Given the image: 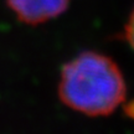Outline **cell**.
<instances>
[{
	"mask_svg": "<svg viewBox=\"0 0 134 134\" xmlns=\"http://www.w3.org/2000/svg\"><path fill=\"white\" fill-rule=\"evenodd\" d=\"M124 35H125V40L129 42V45L134 50V9L130 13L129 19L127 21V25H125L124 29Z\"/></svg>",
	"mask_w": 134,
	"mask_h": 134,
	"instance_id": "3",
	"label": "cell"
},
{
	"mask_svg": "<svg viewBox=\"0 0 134 134\" xmlns=\"http://www.w3.org/2000/svg\"><path fill=\"white\" fill-rule=\"evenodd\" d=\"M125 82L119 67L102 53L82 52L61 72L58 96L63 103L83 114L108 115L125 98Z\"/></svg>",
	"mask_w": 134,
	"mask_h": 134,
	"instance_id": "1",
	"label": "cell"
},
{
	"mask_svg": "<svg viewBox=\"0 0 134 134\" xmlns=\"http://www.w3.org/2000/svg\"><path fill=\"white\" fill-rule=\"evenodd\" d=\"M6 4L20 21L37 25L63 14L70 0H6Z\"/></svg>",
	"mask_w": 134,
	"mask_h": 134,
	"instance_id": "2",
	"label": "cell"
},
{
	"mask_svg": "<svg viewBox=\"0 0 134 134\" xmlns=\"http://www.w3.org/2000/svg\"><path fill=\"white\" fill-rule=\"evenodd\" d=\"M124 113L130 119H134V99L128 100L124 105Z\"/></svg>",
	"mask_w": 134,
	"mask_h": 134,
	"instance_id": "4",
	"label": "cell"
}]
</instances>
